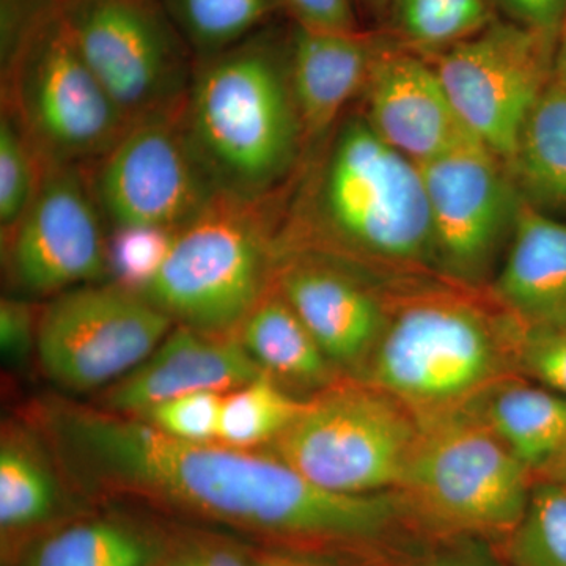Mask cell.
I'll list each match as a JSON object with an SVG mask.
<instances>
[{
  "mask_svg": "<svg viewBox=\"0 0 566 566\" xmlns=\"http://www.w3.org/2000/svg\"><path fill=\"white\" fill-rule=\"evenodd\" d=\"M48 439L74 482L296 543L371 542L405 515L397 493H333L281 458L188 442L132 416L50 405Z\"/></svg>",
  "mask_w": 566,
  "mask_h": 566,
  "instance_id": "cell-1",
  "label": "cell"
},
{
  "mask_svg": "<svg viewBox=\"0 0 566 566\" xmlns=\"http://www.w3.org/2000/svg\"><path fill=\"white\" fill-rule=\"evenodd\" d=\"M185 123L223 196L274 199L305 147L289 76V36L270 28L196 59Z\"/></svg>",
  "mask_w": 566,
  "mask_h": 566,
  "instance_id": "cell-2",
  "label": "cell"
},
{
  "mask_svg": "<svg viewBox=\"0 0 566 566\" xmlns=\"http://www.w3.org/2000/svg\"><path fill=\"white\" fill-rule=\"evenodd\" d=\"M329 136L285 234L376 262H434L419 164L382 140L363 114L344 118Z\"/></svg>",
  "mask_w": 566,
  "mask_h": 566,
  "instance_id": "cell-3",
  "label": "cell"
},
{
  "mask_svg": "<svg viewBox=\"0 0 566 566\" xmlns=\"http://www.w3.org/2000/svg\"><path fill=\"white\" fill-rule=\"evenodd\" d=\"M526 334L450 293H423L386 311L360 381L389 394L419 419L464 411L521 363Z\"/></svg>",
  "mask_w": 566,
  "mask_h": 566,
  "instance_id": "cell-4",
  "label": "cell"
},
{
  "mask_svg": "<svg viewBox=\"0 0 566 566\" xmlns=\"http://www.w3.org/2000/svg\"><path fill=\"white\" fill-rule=\"evenodd\" d=\"M274 199L222 196L175 234L139 293L175 324L233 337L273 283L279 260Z\"/></svg>",
  "mask_w": 566,
  "mask_h": 566,
  "instance_id": "cell-5",
  "label": "cell"
},
{
  "mask_svg": "<svg viewBox=\"0 0 566 566\" xmlns=\"http://www.w3.org/2000/svg\"><path fill=\"white\" fill-rule=\"evenodd\" d=\"M420 424L395 491L405 515L449 532L510 535L526 512L534 472L465 409Z\"/></svg>",
  "mask_w": 566,
  "mask_h": 566,
  "instance_id": "cell-6",
  "label": "cell"
},
{
  "mask_svg": "<svg viewBox=\"0 0 566 566\" xmlns=\"http://www.w3.org/2000/svg\"><path fill=\"white\" fill-rule=\"evenodd\" d=\"M422 424L367 382H334L305 401L273 453L315 485L338 494L392 493L403 482Z\"/></svg>",
  "mask_w": 566,
  "mask_h": 566,
  "instance_id": "cell-7",
  "label": "cell"
},
{
  "mask_svg": "<svg viewBox=\"0 0 566 566\" xmlns=\"http://www.w3.org/2000/svg\"><path fill=\"white\" fill-rule=\"evenodd\" d=\"M2 106L46 164L91 167L132 126L82 57L61 3L3 71Z\"/></svg>",
  "mask_w": 566,
  "mask_h": 566,
  "instance_id": "cell-8",
  "label": "cell"
},
{
  "mask_svg": "<svg viewBox=\"0 0 566 566\" xmlns=\"http://www.w3.org/2000/svg\"><path fill=\"white\" fill-rule=\"evenodd\" d=\"M63 20L132 125L185 109L196 57L161 0H61Z\"/></svg>",
  "mask_w": 566,
  "mask_h": 566,
  "instance_id": "cell-9",
  "label": "cell"
},
{
  "mask_svg": "<svg viewBox=\"0 0 566 566\" xmlns=\"http://www.w3.org/2000/svg\"><path fill=\"white\" fill-rule=\"evenodd\" d=\"M553 35L516 21H491L431 62L461 120L505 166L532 107L553 81Z\"/></svg>",
  "mask_w": 566,
  "mask_h": 566,
  "instance_id": "cell-10",
  "label": "cell"
},
{
  "mask_svg": "<svg viewBox=\"0 0 566 566\" xmlns=\"http://www.w3.org/2000/svg\"><path fill=\"white\" fill-rule=\"evenodd\" d=\"M87 169L107 229L178 232L222 196L189 137L185 109L134 122Z\"/></svg>",
  "mask_w": 566,
  "mask_h": 566,
  "instance_id": "cell-11",
  "label": "cell"
},
{
  "mask_svg": "<svg viewBox=\"0 0 566 566\" xmlns=\"http://www.w3.org/2000/svg\"><path fill=\"white\" fill-rule=\"evenodd\" d=\"M174 326L139 293L114 282L91 283L41 307L36 356L65 389H106L144 363Z\"/></svg>",
  "mask_w": 566,
  "mask_h": 566,
  "instance_id": "cell-12",
  "label": "cell"
},
{
  "mask_svg": "<svg viewBox=\"0 0 566 566\" xmlns=\"http://www.w3.org/2000/svg\"><path fill=\"white\" fill-rule=\"evenodd\" d=\"M2 252L7 281L24 296L106 281L107 226L87 167L46 164L31 207L2 234Z\"/></svg>",
  "mask_w": 566,
  "mask_h": 566,
  "instance_id": "cell-13",
  "label": "cell"
},
{
  "mask_svg": "<svg viewBox=\"0 0 566 566\" xmlns=\"http://www.w3.org/2000/svg\"><path fill=\"white\" fill-rule=\"evenodd\" d=\"M433 230L434 263L474 282L515 223L521 199L509 169L482 144L422 164Z\"/></svg>",
  "mask_w": 566,
  "mask_h": 566,
  "instance_id": "cell-14",
  "label": "cell"
},
{
  "mask_svg": "<svg viewBox=\"0 0 566 566\" xmlns=\"http://www.w3.org/2000/svg\"><path fill=\"white\" fill-rule=\"evenodd\" d=\"M363 93L368 125L419 166L480 144L450 102L433 63L411 52L381 48Z\"/></svg>",
  "mask_w": 566,
  "mask_h": 566,
  "instance_id": "cell-15",
  "label": "cell"
},
{
  "mask_svg": "<svg viewBox=\"0 0 566 566\" xmlns=\"http://www.w3.org/2000/svg\"><path fill=\"white\" fill-rule=\"evenodd\" d=\"M263 374L237 335L219 337L175 324L144 363L106 387L98 408L137 417L181 395L232 392Z\"/></svg>",
  "mask_w": 566,
  "mask_h": 566,
  "instance_id": "cell-16",
  "label": "cell"
},
{
  "mask_svg": "<svg viewBox=\"0 0 566 566\" xmlns=\"http://www.w3.org/2000/svg\"><path fill=\"white\" fill-rule=\"evenodd\" d=\"M274 285L335 368L364 374L386 322V307L346 271L312 255L279 256Z\"/></svg>",
  "mask_w": 566,
  "mask_h": 566,
  "instance_id": "cell-17",
  "label": "cell"
},
{
  "mask_svg": "<svg viewBox=\"0 0 566 566\" xmlns=\"http://www.w3.org/2000/svg\"><path fill=\"white\" fill-rule=\"evenodd\" d=\"M381 46L359 32L294 25L289 35V76L305 147L319 144L364 91Z\"/></svg>",
  "mask_w": 566,
  "mask_h": 566,
  "instance_id": "cell-18",
  "label": "cell"
},
{
  "mask_svg": "<svg viewBox=\"0 0 566 566\" xmlns=\"http://www.w3.org/2000/svg\"><path fill=\"white\" fill-rule=\"evenodd\" d=\"M494 293L527 329L566 326V223L523 197Z\"/></svg>",
  "mask_w": 566,
  "mask_h": 566,
  "instance_id": "cell-19",
  "label": "cell"
},
{
  "mask_svg": "<svg viewBox=\"0 0 566 566\" xmlns=\"http://www.w3.org/2000/svg\"><path fill=\"white\" fill-rule=\"evenodd\" d=\"M238 340L277 382L323 390L335 382V365L274 282L238 331Z\"/></svg>",
  "mask_w": 566,
  "mask_h": 566,
  "instance_id": "cell-20",
  "label": "cell"
},
{
  "mask_svg": "<svg viewBox=\"0 0 566 566\" xmlns=\"http://www.w3.org/2000/svg\"><path fill=\"white\" fill-rule=\"evenodd\" d=\"M469 406L534 474L565 446L566 398L547 387L505 379Z\"/></svg>",
  "mask_w": 566,
  "mask_h": 566,
  "instance_id": "cell-21",
  "label": "cell"
},
{
  "mask_svg": "<svg viewBox=\"0 0 566 566\" xmlns=\"http://www.w3.org/2000/svg\"><path fill=\"white\" fill-rule=\"evenodd\" d=\"M166 557L163 539L150 528L102 516L41 535L17 566H161Z\"/></svg>",
  "mask_w": 566,
  "mask_h": 566,
  "instance_id": "cell-22",
  "label": "cell"
},
{
  "mask_svg": "<svg viewBox=\"0 0 566 566\" xmlns=\"http://www.w3.org/2000/svg\"><path fill=\"white\" fill-rule=\"evenodd\" d=\"M46 447L20 424H7L0 441V528L3 546L39 531L59 512L61 480Z\"/></svg>",
  "mask_w": 566,
  "mask_h": 566,
  "instance_id": "cell-23",
  "label": "cell"
},
{
  "mask_svg": "<svg viewBox=\"0 0 566 566\" xmlns=\"http://www.w3.org/2000/svg\"><path fill=\"white\" fill-rule=\"evenodd\" d=\"M506 169L528 203L566 210V87L554 77L532 107Z\"/></svg>",
  "mask_w": 566,
  "mask_h": 566,
  "instance_id": "cell-24",
  "label": "cell"
},
{
  "mask_svg": "<svg viewBox=\"0 0 566 566\" xmlns=\"http://www.w3.org/2000/svg\"><path fill=\"white\" fill-rule=\"evenodd\" d=\"M193 57L240 43L270 24L279 0H161Z\"/></svg>",
  "mask_w": 566,
  "mask_h": 566,
  "instance_id": "cell-25",
  "label": "cell"
},
{
  "mask_svg": "<svg viewBox=\"0 0 566 566\" xmlns=\"http://www.w3.org/2000/svg\"><path fill=\"white\" fill-rule=\"evenodd\" d=\"M305 401L292 397L281 382L263 374L223 395L218 441L238 449L273 444L303 411Z\"/></svg>",
  "mask_w": 566,
  "mask_h": 566,
  "instance_id": "cell-26",
  "label": "cell"
},
{
  "mask_svg": "<svg viewBox=\"0 0 566 566\" xmlns=\"http://www.w3.org/2000/svg\"><path fill=\"white\" fill-rule=\"evenodd\" d=\"M512 566H566V482H535L509 535Z\"/></svg>",
  "mask_w": 566,
  "mask_h": 566,
  "instance_id": "cell-27",
  "label": "cell"
},
{
  "mask_svg": "<svg viewBox=\"0 0 566 566\" xmlns=\"http://www.w3.org/2000/svg\"><path fill=\"white\" fill-rule=\"evenodd\" d=\"M401 35L423 50L441 51L491 22L488 0H395Z\"/></svg>",
  "mask_w": 566,
  "mask_h": 566,
  "instance_id": "cell-28",
  "label": "cell"
},
{
  "mask_svg": "<svg viewBox=\"0 0 566 566\" xmlns=\"http://www.w3.org/2000/svg\"><path fill=\"white\" fill-rule=\"evenodd\" d=\"M46 163L33 147L17 115L0 112V229L10 232L31 207Z\"/></svg>",
  "mask_w": 566,
  "mask_h": 566,
  "instance_id": "cell-29",
  "label": "cell"
},
{
  "mask_svg": "<svg viewBox=\"0 0 566 566\" xmlns=\"http://www.w3.org/2000/svg\"><path fill=\"white\" fill-rule=\"evenodd\" d=\"M174 230L153 227L107 229L111 282L140 293L163 266L175 240Z\"/></svg>",
  "mask_w": 566,
  "mask_h": 566,
  "instance_id": "cell-30",
  "label": "cell"
},
{
  "mask_svg": "<svg viewBox=\"0 0 566 566\" xmlns=\"http://www.w3.org/2000/svg\"><path fill=\"white\" fill-rule=\"evenodd\" d=\"M223 395L196 392L153 406L137 419L156 430L188 442L218 441Z\"/></svg>",
  "mask_w": 566,
  "mask_h": 566,
  "instance_id": "cell-31",
  "label": "cell"
},
{
  "mask_svg": "<svg viewBox=\"0 0 566 566\" xmlns=\"http://www.w3.org/2000/svg\"><path fill=\"white\" fill-rule=\"evenodd\" d=\"M521 364L543 386L566 398V326L526 334Z\"/></svg>",
  "mask_w": 566,
  "mask_h": 566,
  "instance_id": "cell-32",
  "label": "cell"
},
{
  "mask_svg": "<svg viewBox=\"0 0 566 566\" xmlns=\"http://www.w3.org/2000/svg\"><path fill=\"white\" fill-rule=\"evenodd\" d=\"M41 308L21 297H3L0 303V346L10 363H21L36 346Z\"/></svg>",
  "mask_w": 566,
  "mask_h": 566,
  "instance_id": "cell-33",
  "label": "cell"
},
{
  "mask_svg": "<svg viewBox=\"0 0 566 566\" xmlns=\"http://www.w3.org/2000/svg\"><path fill=\"white\" fill-rule=\"evenodd\" d=\"M293 24L315 31L359 32L354 0H279Z\"/></svg>",
  "mask_w": 566,
  "mask_h": 566,
  "instance_id": "cell-34",
  "label": "cell"
},
{
  "mask_svg": "<svg viewBox=\"0 0 566 566\" xmlns=\"http://www.w3.org/2000/svg\"><path fill=\"white\" fill-rule=\"evenodd\" d=\"M516 22L538 31L556 32L566 14V0H502Z\"/></svg>",
  "mask_w": 566,
  "mask_h": 566,
  "instance_id": "cell-35",
  "label": "cell"
},
{
  "mask_svg": "<svg viewBox=\"0 0 566 566\" xmlns=\"http://www.w3.org/2000/svg\"><path fill=\"white\" fill-rule=\"evenodd\" d=\"M161 566H253V558L244 557L232 547L200 546L166 557Z\"/></svg>",
  "mask_w": 566,
  "mask_h": 566,
  "instance_id": "cell-36",
  "label": "cell"
},
{
  "mask_svg": "<svg viewBox=\"0 0 566 566\" xmlns=\"http://www.w3.org/2000/svg\"><path fill=\"white\" fill-rule=\"evenodd\" d=\"M253 566H333L314 560V558L296 556V554H264L253 558Z\"/></svg>",
  "mask_w": 566,
  "mask_h": 566,
  "instance_id": "cell-37",
  "label": "cell"
},
{
  "mask_svg": "<svg viewBox=\"0 0 566 566\" xmlns=\"http://www.w3.org/2000/svg\"><path fill=\"white\" fill-rule=\"evenodd\" d=\"M535 482H566V442L553 460L535 472Z\"/></svg>",
  "mask_w": 566,
  "mask_h": 566,
  "instance_id": "cell-38",
  "label": "cell"
},
{
  "mask_svg": "<svg viewBox=\"0 0 566 566\" xmlns=\"http://www.w3.org/2000/svg\"><path fill=\"white\" fill-rule=\"evenodd\" d=\"M554 80L566 87V36L558 35L556 57H554Z\"/></svg>",
  "mask_w": 566,
  "mask_h": 566,
  "instance_id": "cell-39",
  "label": "cell"
},
{
  "mask_svg": "<svg viewBox=\"0 0 566 566\" xmlns=\"http://www.w3.org/2000/svg\"><path fill=\"white\" fill-rule=\"evenodd\" d=\"M365 2L370 3V6H382L387 0H365Z\"/></svg>",
  "mask_w": 566,
  "mask_h": 566,
  "instance_id": "cell-40",
  "label": "cell"
},
{
  "mask_svg": "<svg viewBox=\"0 0 566 566\" xmlns=\"http://www.w3.org/2000/svg\"><path fill=\"white\" fill-rule=\"evenodd\" d=\"M560 36H566V14H565L564 21H562V24H560Z\"/></svg>",
  "mask_w": 566,
  "mask_h": 566,
  "instance_id": "cell-41",
  "label": "cell"
},
{
  "mask_svg": "<svg viewBox=\"0 0 566 566\" xmlns=\"http://www.w3.org/2000/svg\"><path fill=\"white\" fill-rule=\"evenodd\" d=\"M422 566H452V565H444V564H431V565H422Z\"/></svg>",
  "mask_w": 566,
  "mask_h": 566,
  "instance_id": "cell-42",
  "label": "cell"
}]
</instances>
